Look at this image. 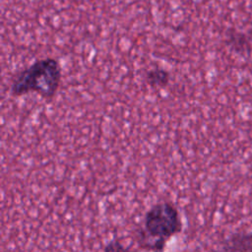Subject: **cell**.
Here are the masks:
<instances>
[{
  "mask_svg": "<svg viewBox=\"0 0 252 252\" xmlns=\"http://www.w3.org/2000/svg\"><path fill=\"white\" fill-rule=\"evenodd\" d=\"M104 252H128V250L119 241L115 240L106 245Z\"/></svg>",
  "mask_w": 252,
  "mask_h": 252,
  "instance_id": "obj_5",
  "label": "cell"
},
{
  "mask_svg": "<svg viewBox=\"0 0 252 252\" xmlns=\"http://www.w3.org/2000/svg\"><path fill=\"white\" fill-rule=\"evenodd\" d=\"M61 77V67L56 59H39L17 74L11 85V94L21 96L35 93L43 98H52L60 87Z\"/></svg>",
  "mask_w": 252,
  "mask_h": 252,
  "instance_id": "obj_1",
  "label": "cell"
},
{
  "mask_svg": "<svg viewBox=\"0 0 252 252\" xmlns=\"http://www.w3.org/2000/svg\"><path fill=\"white\" fill-rule=\"evenodd\" d=\"M146 81L153 88H163L169 82V73L161 68H155L146 73Z\"/></svg>",
  "mask_w": 252,
  "mask_h": 252,
  "instance_id": "obj_4",
  "label": "cell"
},
{
  "mask_svg": "<svg viewBox=\"0 0 252 252\" xmlns=\"http://www.w3.org/2000/svg\"><path fill=\"white\" fill-rule=\"evenodd\" d=\"M144 227L147 235L155 241L154 246L159 248L179 229L178 212L169 203L157 204L147 213Z\"/></svg>",
  "mask_w": 252,
  "mask_h": 252,
  "instance_id": "obj_2",
  "label": "cell"
},
{
  "mask_svg": "<svg viewBox=\"0 0 252 252\" xmlns=\"http://www.w3.org/2000/svg\"><path fill=\"white\" fill-rule=\"evenodd\" d=\"M221 252H252V233L232 235L225 241Z\"/></svg>",
  "mask_w": 252,
  "mask_h": 252,
  "instance_id": "obj_3",
  "label": "cell"
}]
</instances>
